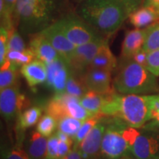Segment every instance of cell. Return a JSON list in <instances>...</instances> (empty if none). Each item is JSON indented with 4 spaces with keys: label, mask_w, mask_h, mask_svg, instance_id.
<instances>
[{
    "label": "cell",
    "mask_w": 159,
    "mask_h": 159,
    "mask_svg": "<svg viewBox=\"0 0 159 159\" xmlns=\"http://www.w3.org/2000/svg\"><path fill=\"white\" fill-rule=\"evenodd\" d=\"M59 139L57 135L53 134L47 140V148L44 159H58Z\"/></svg>",
    "instance_id": "836d02e7"
},
{
    "label": "cell",
    "mask_w": 159,
    "mask_h": 159,
    "mask_svg": "<svg viewBox=\"0 0 159 159\" xmlns=\"http://www.w3.org/2000/svg\"><path fill=\"white\" fill-rule=\"evenodd\" d=\"M147 33L148 27L144 29L136 28L126 33L122 47V56L124 58H132L136 52L143 49Z\"/></svg>",
    "instance_id": "e0dca14e"
},
{
    "label": "cell",
    "mask_w": 159,
    "mask_h": 159,
    "mask_svg": "<svg viewBox=\"0 0 159 159\" xmlns=\"http://www.w3.org/2000/svg\"><path fill=\"white\" fill-rule=\"evenodd\" d=\"M19 69L8 61H5L3 64L1 65L0 91L17 84V80L19 79Z\"/></svg>",
    "instance_id": "603a6c76"
},
{
    "label": "cell",
    "mask_w": 159,
    "mask_h": 159,
    "mask_svg": "<svg viewBox=\"0 0 159 159\" xmlns=\"http://www.w3.org/2000/svg\"><path fill=\"white\" fill-rule=\"evenodd\" d=\"M129 21L136 28H147L159 25V9L151 6H142L129 15Z\"/></svg>",
    "instance_id": "ac0fdd59"
},
{
    "label": "cell",
    "mask_w": 159,
    "mask_h": 159,
    "mask_svg": "<svg viewBox=\"0 0 159 159\" xmlns=\"http://www.w3.org/2000/svg\"><path fill=\"white\" fill-rule=\"evenodd\" d=\"M146 68L156 77L159 76V49L148 52Z\"/></svg>",
    "instance_id": "e575fe53"
},
{
    "label": "cell",
    "mask_w": 159,
    "mask_h": 159,
    "mask_svg": "<svg viewBox=\"0 0 159 159\" xmlns=\"http://www.w3.org/2000/svg\"><path fill=\"white\" fill-rule=\"evenodd\" d=\"M27 49L22 38L14 29L9 33L7 51H25Z\"/></svg>",
    "instance_id": "d6a6232c"
},
{
    "label": "cell",
    "mask_w": 159,
    "mask_h": 159,
    "mask_svg": "<svg viewBox=\"0 0 159 159\" xmlns=\"http://www.w3.org/2000/svg\"><path fill=\"white\" fill-rule=\"evenodd\" d=\"M47 137L43 136L37 130L33 131L26 141L24 148L30 159H44L47 148Z\"/></svg>",
    "instance_id": "d6986e66"
},
{
    "label": "cell",
    "mask_w": 159,
    "mask_h": 159,
    "mask_svg": "<svg viewBox=\"0 0 159 159\" xmlns=\"http://www.w3.org/2000/svg\"><path fill=\"white\" fill-rule=\"evenodd\" d=\"M57 128V121L49 114H45L39 119L36 126V130L42 136L49 138Z\"/></svg>",
    "instance_id": "f546056e"
},
{
    "label": "cell",
    "mask_w": 159,
    "mask_h": 159,
    "mask_svg": "<svg viewBox=\"0 0 159 159\" xmlns=\"http://www.w3.org/2000/svg\"><path fill=\"white\" fill-rule=\"evenodd\" d=\"M151 108L150 121L142 127V129L159 131V94L151 95Z\"/></svg>",
    "instance_id": "f1b7e54d"
},
{
    "label": "cell",
    "mask_w": 159,
    "mask_h": 159,
    "mask_svg": "<svg viewBox=\"0 0 159 159\" xmlns=\"http://www.w3.org/2000/svg\"><path fill=\"white\" fill-rule=\"evenodd\" d=\"M46 64L47 69L46 86L54 91L55 94L66 92V83L71 72L69 63L61 56L52 62Z\"/></svg>",
    "instance_id": "8fae6325"
},
{
    "label": "cell",
    "mask_w": 159,
    "mask_h": 159,
    "mask_svg": "<svg viewBox=\"0 0 159 159\" xmlns=\"http://www.w3.org/2000/svg\"><path fill=\"white\" fill-rule=\"evenodd\" d=\"M85 121L71 116H65L57 121V130L62 131L73 139Z\"/></svg>",
    "instance_id": "d4e9b609"
},
{
    "label": "cell",
    "mask_w": 159,
    "mask_h": 159,
    "mask_svg": "<svg viewBox=\"0 0 159 159\" xmlns=\"http://www.w3.org/2000/svg\"><path fill=\"white\" fill-rule=\"evenodd\" d=\"M143 6H151L159 9V0H144Z\"/></svg>",
    "instance_id": "60d3db41"
},
{
    "label": "cell",
    "mask_w": 159,
    "mask_h": 159,
    "mask_svg": "<svg viewBox=\"0 0 159 159\" xmlns=\"http://www.w3.org/2000/svg\"><path fill=\"white\" fill-rule=\"evenodd\" d=\"M88 91L82 75L75 74L71 70L66 86V92L71 96L80 99Z\"/></svg>",
    "instance_id": "cb8c5ba5"
},
{
    "label": "cell",
    "mask_w": 159,
    "mask_h": 159,
    "mask_svg": "<svg viewBox=\"0 0 159 159\" xmlns=\"http://www.w3.org/2000/svg\"><path fill=\"white\" fill-rule=\"evenodd\" d=\"M114 91L123 94H148L159 91L156 77L133 60L119 69L113 83Z\"/></svg>",
    "instance_id": "3957f363"
},
{
    "label": "cell",
    "mask_w": 159,
    "mask_h": 159,
    "mask_svg": "<svg viewBox=\"0 0 159 159\" xmlns=\"http://www.w3.org/2000/svg\"><path fill=\"white\" fill-rule=\"evenodd\" d=\"M148 52L144 50V49H142L139 50L138 52H136L134 56L132 57V59L135 62H136L139 64L143 66L146 68L147 65V60H148Z\"/></svg>",
    "instance_id": "74e56055"
},
{
    "label": "cell",
    "mask_w": 159,
    "mask_h": 159,
    "mask_svg": "<svg viewBox=\"0 0 159 159\" xmlns=\"http://www.w3.org/2000/svg\"><path fill=\"white\" fill-rule=\"evenodd\" d=\"M55 8V0H18L15 13L26 27L43 29L49 25Z\"/></svg>",
    "instance_id": "277c9868"
},
{
    "label": "cell",
    "mask_w": 159,
    "mask_h": 159,
    "mask_svg": "<svg viewBox=\"0 0 159 159\" xmlns=\"http://www.w3.org/2000/svg\"><path fill=\"white\" fill-rule=\"evenodd\" d=\"M122 159H135V158H133V157L131 156H130V155H128V156H125L124 158H122Z\"/></svg>",
    "instance_id": "b9f144b4"
},
{
    "label": "cell",
    "mask_w": 159,
    "mask_h": 159,
    "mask_svg": "<svg viewBox=\"0 0 159 159\" xmlns=\"http://www.w3.org/2000/svg\"><path fill=\"white\" fill-rule=\"evenodd\" d=\"M106 127V116H104L79 144L78 150L82 159H99Z\"/></svg>",
    "instance_id": "7c38bea8"
},
{
    "label": "cell",
    "mask_w": 159,
    "mask_h": 159,
    "mask_svg": "<svg viewBox=\"0 0 159 159\" xmlns=\"http://www.w3.org/2000/svg\"><path fill=\"white\" fill-rule=\"evenodd\" d=\"M116 57L109 48L108 41H106L99 49L89 67L103 69L111 72L116 67Z\"/></svg>",
    "instance_id": "ffe728a7"
},
{
    "label": "cell",
    "mask_w": 159,
    "mask_h": 159,
    "mask_svg": "<svg viewBox=\"0 0 159 159\" xmlns=\"http://www.w3.org/2000/svg\"><path fill=\"white\" fill-rule=\"evenodd\" d=\"M24 139H17L15 145L2 148L1 155L2 159H30L24 148Z\"/></svg>",
    "instance_id": "4316f807"
},
{
    "label": "cell",
    "mask_w": 159,
    "mask_h": 159,
    "mask_svg": "<svg viewBox=\"0 0 159 159\" xmlns=\"http://www.w3.org/2000/svg\"><path fill=\"white\" fill-rule=\"evenodd\" d=\"M111 71L103 69L89 67L82 77L89 91L107 95L114 91L111 88Z\"/></svg>",
    "instance_id": "5bb4252c"
},
{
    "label": "cell",
    "mask_w": 159,
    "mask_h": 159,
    "mask_svg": "<svg viewBox=\"0 0 159 159\" xmlns=\"http://www.w3.org/2000/svg\"><path fill=\"white\" fill-rule=\"evenodd\" d=\"M143 49L148 52L159 49V25L148 27V33Z\"/></svg>",
    "instance_id": "4dcf8cb0"
},
{
    "label": "cell",
    "mask_w": 159,
    "mask_h": 159,
    "mask_svg": "<svg viewBox=\"0 0 159 159\" xmlns=\"http://www.w3.org/2000/svg\"><path fill=\"white\" fill-rule=\"evenodd\" d=\"M18 0H4V11L1 14L2 21L3 20V24L1 26L5 27L8 32L11 31L13 29V15L16 10V5Z\"/></svg>",
    "instance_id": "1f68e13d"
},
{
    "label": "cell",
    "mask_w": 159,
    "mask_h": 159,
    "mask_svg": "<svg viewBox=\"0 0 159 159\" xmlns=\"http://www.w3.org/2000/svg\"><path fill=\"white\" fill-rule=\"evenodd\" d=\"M113 1L119 4L125 10L129 16L131 13L139 8V5L142 4V2H144V0H113Z\"/></svg>",
    "instance_id": "8d00e7d4"
},
{
    "label": "cell",
    "mask_w": 159,
    "mask_h": 159,
    "mask_svg": "<svg viewBox=\"0 0 159 159\" xmlns=\"http://www.w3.org/2000/svg\"><path fill=\"white\" fill-rule=\"evenodd\" d=\"M62 159H82V158H81V155L80 153L78 148H72L70 152Z\"/></svg>",
    "instance_id": "f35d334b"
},
{
    "label": "cell",
    "mask_w": 159,
    "mask_h": 159,
    "mask_svg": "<svg viewBox=\"0 0 159 159\" xmlns=\"http://www.w3.org/2000/svg\"><path fill=\"white\" fill-rule=\"evenodd\" d=\"M55 134L57 135V138L60 141H62V142H71V141H73V139L71 138V137H69L68 135H66L64 133L62 132V131L57 130L56 132H55Z\"/></svg>",
    "instance_id": "ab89813d"
},
{
    "label": "cell",
    "mask_w": 159,
    "mask_h": 159,
    "mask_svg": "<svg viewBox=\"0 0 159 159\" xmlns=\"http://www.w3.org/2000/svg\"><path fill=\"white\" fill-rule=\"evenodd\" d=\"M106 40L102 38L85 44L77 46L69 61L71 71L75 74L82 75L90 66L99 49Z\"/></svg>",
    "instance_id": "9c48e42d"
},
{
    "label": "cell",
    "mask_w": 159,
    "mask_h": 159,
    "mask_svg": "<svg viewBox=\"0 0 159 159\" xmlns=\"http://www.w3.org/2000/svg\"><path fill=\"white\" fill-rule=\"evenodd\" d=\"M142 129L130 148L135 159H156L159 157V131Z\"/></svg>",
    "instance_id": "30bf717a"
},
{
    "label": "cell",
    "mask_w": 159,
    "mask_h": 159,
    "mask_svg": "<svg viewBox=\"0 0 159 159\" xmlns=\"http://www.w3.org/2000/svg\"><path fill=\"white\" fill-rule=\"evenodd\" d=\"M66 36L75 47L101 39L90 26L73 16H67L57 21Z\"/></svg>",
    "instance_id": "52a82bcc"
},
{
    "label": "cell",
    "mask_w": 159,
    "mask_h": 159,
    "mask_svg": "<svg viewBox=\"0 0 159 159\" xmlns=\"http://www.w3.org/2000/svg\"><path fill=\"white\" fill-rule=\"evenodd\" d=\"M44 111L57 121L65 116H71L83 121L93 116L83 106L79 98L66 92L55 94L46 103Z\"/></svg>",
    "instance_id": "8992f818"
},
{
    "label": "cell",
    "mask_w": 159,
    "mask_h": 159,
    "mask_svg": "<svg viewBox=\"0 0 159 159\" xmlns=\"http://www.w3.org/2000/svg\"><path fill=\"white\" fill-rule=\"evenodd\" d=\"M104 116V115L102 114H98L94 116L90 117V118L86 119L82 126L80 127V128L79 129L78 132L77 133L76 136H75V138L73 139L74 141V144H73V148H78L79 144H80L81 142L86 137L90 131L94 128V127L96 125L97 123L99 122L102 117Z\"/></svg>",
    "instance_id": "83f0119b"
},
{
    "label": "cell",
    "mask_w": 159,
    "mask_h": 159,
    "mask_svg": "<svg viewBox=\"0 0 159 159\" xmlns=\"http://www.w3.org/2000/svg\"><path fill=\"white\" fill-rule=\"evenodd\" d=\"M9 32L3 26L0 30V64H3L6 60L7 53V43H8Z\"/></svg>",
    "instance_id": "d590c367"
},
{
    "label": "cell",
    "mask_w": 159,
    "mask_h": 159,
    "mask_svg": "<svg viewBox=\"0 0 159 159\" xmlns=\"http://www.w3.org/2000/svg\"><path fill=\"white\" fill-rule=\"evenodd\" d=\"M20 72L32 89L41 83H45L47 78V64L38 59L22 66Z\"/></svg>",
    "instance_id": "2e32d148"
},
{
    "label": "cell",
    "mask_w": 159,
    "mask_h": 159,
    "mask_svg": "<svg viewBox=\"0 0 159 159\" xmlns=\"http://www.w3.org/2000/svg\"><path fill=\"white\" fill-rule=\"evenodd\" d=\"M151 95L123 94L112 91L107 95L100 113L116 117L129 126L142 128L150 119Z\"/></svg>",
    "instance_id": "6da1fadb"
},
{
    "label": "cell",
    "mask_w": 159,
    "mask_h": 159,
    "mask_svg": "<svg viewBox=\"0 0 159 159\" xmlns=\"http://www.w3.org/2000/svg\"><path fill=\"white\" fill-rule=\"evenodd\" d=\"M107 127L101 144L99 159H122L130 155V148L120 131L123 121L106 116Z\"/></svg>",
    "instance_id": "5b68a950"
},
{
    "label": "cell",
    "mask_w": 159,
    "mask_h": 159,
    "mask_svg": "<svg viewBox=\"0 0 159 159\" xmlns=\"http://www.w3.org/2000/svg\"><path fill=\"white\" fill-rule=\"evenodd\" d=\"M27 105V99L17 84L0 91V111L7 122L19 116Z\"/></svg>",
    "instance_id": "ba28073f"
},
{
    "label": "cell",
    "mask_w": 159,
    "mask_h": 159,
    "mask_svg": "<svg viewBox=\"0 0 159 159\" xmlns=\"http://www.w3.org/2000/svg\"><path fill=\"white\" fill-rule=\"evenodd\" d=\"M40 33L48 40L60 55L69 63L76 47L66 36L57 21L47 26Z\"/></svg>",
    "instance_id": "4fadbf2b"
},
{
    "label": "cell",
    "mask_w": 159,
    "mask_h": 159,
    "mask_svg": "<svg viewBox=\"0 0 159 159\" xmlns=\"http://www.w3.org/2000/svg\"><path fill=\"white\" fill-rule=\"evenodd\" d=\"M35 57L30 49L25 51H7L5 61L11 62L18 69H21L22 66L32 62Z\"/></svg>",
    "instance_id": "484cf974"
},
{
    "label": "cell",
    "mask_w": 159,
    "mask_h": 159,
    "mask_svg": "<svg viewBox=\"0 0 159 159\" xmlns=\"http://www.w3.org/2000/svg\"><path fill=\"white\" fill-rule=\"evenodd\" d=\"M156 159H159V157H158V158H156Z\"/></svg>",
    "instance_id": "7bdbcfd3"
},
{
    "label": "cell",
    "mask_w": 159,
    "mask_h": 159,
    "mask_svg": "<svg viewBox=\"0 0 159 159\" xmlns=\"http://www.w3.org/2000/svg\"><path fill=\"white\" fill-rule=\"evenodd\" d=\"M30 49L34 54L35 59L45 63L52 62L61 55L41 33L34 35L30 42Z\"/></svg>",
    "instance_id": "9a60e30c"
},
{
    "label": "cell",
    "mask_w": 159,
    "mask_h": 159,
    "mask_svg": "<svg viewBox=\"0 0 159 159\" xmlns=\"http://www.w3.org/2000/svg\"><path fill=\"white\" fill-rule=\"evenodd\" d=\"M80 13L87 22L106 35L114 33L128 18L113 0H87L81 6Z\"/></svg>",
    "instance_id": "7a4b0ae2"
},
{
    "label": "cell",
    "mask_w": 159,
    "mask_h": 159,
    "mask_svg": "<svg viewBox=\"0 0 159 159\" xmlns=\"http://www.w3.org/2000/svg\"><path fill=\"white\" fill-rule=\"evenodd\" d=\"M107 95L99 94L93 91H88L80 100L83 106L94 116L100 114L101 109L106 102Z\"/></svg>",
    "instance_id": "7402d4cb"
},
{
    "label": "cell",
    "mask_w": 159,
    "mask_h": 159,
    "mask_svg": "<svg viewBox=\"0 0 159 159\" xmlns=\"http://www.w3.org/2000/svg\"><path fill=\"white\" fill-rule=\"evenodd\" d=\"M41 114L42 109L38 106H33L21 112L17 117V137L25 136V131L39 122Z\"/></svg>",
    "instance_id": "44dd1931"
}]
</instances>
